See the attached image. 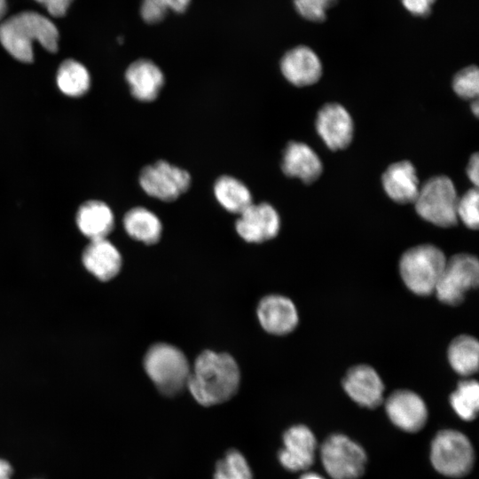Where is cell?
<instances>
[{
  "mask_svg": "<svg viewBox=\"0 0 479 479\" xmlns=\"http://www.w3.org/2000/svg\"><path fill=\"white\" fill-rule=\"evenodd\" d=\"M478 198V189L474 187L458 199V218L469 229L476 230L479 225Z\"/></svg>",
  "mask_w": 479,
  "mask_h": 479,
  "instance_id": "cell-29",
  "label": "cell"
},
{
  "mask_svg": "<svg viewBox=\"0 0 479 479\" xmlns=\"http://www.w3.org/2000/svg\"><path fill=\"white\" fill-rule=\"evenodd\" d=\"M430 459L440 474L461 477L470 472L475 459L474 449L462 433L446 429L440 431L432 441Z\"/></svg>",
  "mask_w": 479,
  "mask_h": 479,
  "instance_id": "cell-6",
  "label": "cell"
},
{
  "mask_svg": "<svg viewBox=\"0 0 479 479\" xmlns=\"http://www.w3.org/2000/svg\"><path fill=\"white\" fill-rule=\"evenodd\" d=\"M75 221L80 232L90 240L106 239L114 224L112 209L100 200H88L81 205Z\"/></svg>",
  "mask_w": 479,
  "mask_h": 479,
  "instance_id": "cell-21",
  "label": "cell"
},
{
  "mask_svg": "<svg viewBox=\"0 0 479 479\" xmlns=\"http://www.w3.org/2000/svg\"><path fill=\"white\" fill-rule=\"evenodd\" d=\"M214 479H253L244 456L236 450L229 451L216 467Z\"/></svg>",
  "mask_w": 479,
  "mask_h": 479,
  "instance_id": "cell-27",
  "label": "cell"
},
{
  "mask_svg": "<svg viewBox=\"0 0 479 479\" xmlns=\"http://www.w3.org/2000/svg\"><path fill=\"white\" fill-rule=\"evenodd\" d=\"M256 315L267 333L283 335L293 331L298 323V313L293 302L286 296L271 294L258 303Z\"/></svg>",
  "mask_w": 479,
  "mask_h": 479,
  "instance_id": "cell-15",
  "label": "cell"
},
{
  "mask_svg": "<svg viewBox=\"0 0 479 479\" xmlns=\"http://www.w3.org/2000/svg\"><path fill=\"white\" fill-rule=\"evenodd\" d=\"M54 17L64 16L73 0H35Z\"/></svg>",
  "mask_w": 479,
  "mask_h": 479,
  "instance_id": "cell-32",
  "label": "cell"
},
{
  "mask_svg": "<svg viewBox=\"0 0 479 479\" xmlns=\"http://www.w3.org/2000/svg\"><path fill=\"white\" fill-rule=\"evenodd\" d=\"M455 412L464 420H473L479 410V385L475 380L461 381L450 397Z\"/></svg>",
  "mask_w": 479,
  "mask_h": 479,
  "instance_id": "cell-26",
  "label": "cell"
},
{
  "mask_svg": "<svg viewBox=\"0 0 479 479\" xmlns=\"http://www.w3.org/2000/svg\"><path fill=\"white\" fill-rule=\"evenodd\" d=\"M165 12L172 11L177 13L185 12L190 5L191 0H154Z\"/></svg>",
  "mask_w": 479,
  "mask_h": 479,
  "instance_id": "cell-33",
  "label": "cell"
},
{
  "mask_svg": "<svg viewBox=\"0 0 479 479\" xmlns=\"http://www.w3.org/2000/svg\"><path fill=\"white\" fill-rule=\"evenodd\" d=\"M381 182L389 197L400 204L414 203L420 191L416 170L408 161L389 165Z\"/></svg>",
  "mask_w": 479,
  "mask_h": 479,
  "instance_id": "cell-20",
  "label": "cell"
},
{
  "mask_svg": "<svg viewBox=\"0 0 479 479\" xmlns=\"http://www.w3.org/2000/svg\"><path fill=\"white\" fill-rule=\"evenodd\" d=\"M281 169L286 176L311 184L322 174L323 166L317 153L309 145L291 141L283 152Z\"/></svg>",
  "mask_w": 479,
  "mask_h": 479,
  "instance_id": "cell-19",
  "label": "cell"
},
{
  "mask_svg": "<svg viewBox=\"0 0 479 479\" xmlns=\"http://www.w3.org/2000/svg\"><path fill=\"white\" fill-rule=\"evenodd\" d=\"M82 262L86 270L101 281L114 279L122 264L119 250L106 238L90 240L82 252Z\"/></svg>",
  "mask_w": 479,
  "mask_h": 479,
  "instance_id": "cell-18",
  "label": "cell"
},
{
  "mask_svg": "<svg viewBox=\"0 0 479 479\" xmlns=\"http://www.w3.org/2000/svg\"><path fill=\"white\" fill-rule=\"evenodd\" d=\"M300 479H325L318 474L315 473H306L302 475Z\"/></svg>",
  "mask_w": 479,
  "mask_h": 479,
  "instance_id": "cell-36",
  "label": "cell"
},
{
  "mask_svg": "<svg viewBox=\"0 0 479 479\" xmlns=\"http://www.w3.org/2000/svg\"><path fill=\"white\" fill-rule=\"evenodd\" d=\"M444 252L436 246L425 244L405 251L399 263L401 277L406 287L419 295L435 293L446 263Z\"/></svg>",
  "mask_w": 479,
  "mask_h": 479,
  "instance_id": "cell-4",
  "label": "cell"
},
{
  "mask_svg": "<svg viewBox=\"0 0 479 479\" xmlns=\"http://www.w3.org/2000/svg\"><path fill=\"white\" fill-rule=\"evenodd\" d=\"M479 344L470 335L463 334L456 337L450 343L448 359L458 373L469 376L478 369Z\"/></svg>",
  "mask_w": 479,
  "mask_h": 479,
  "instance_id": "cell-24",
  "label": "cell"
},
{
  "mask_svg": "<svg viewBox=\"0 0 479 479\" xmlns=\"http://www.w3.org/2000/svg\"><path fill=\"white\" fill-rule=\"evenodd\" d=\"M338 0H294L296 12L305 20L322 22L326 19V12Z\"/></svg>",
  "mask_w": 479,
  "mask_h": 479,
  "instance_id": "cell-30",
  "label": "cell"
},
{
  "mask_svg": "<svg viewBox=\"0 0 479 479\" xmlns=\"http://www.w3.org/2000/svg\"><path fill=\"white\" fill-rule=\"evenodd\" d=\"M139 185L150 197L169 202L179 198L190 187V173L166 161L160 160L142 169Z\"/></svg>",
  "mask_w": 479,
  "mask_h": 479,
  "instance_id": "cell-9",
  "label": "cell"
},
{
  "mask_svg": "<svg viewBox=\"0 0 479 479\" xmlns=\"http://www.w3.org/2000/svg\"><path fill=\"white\" fill-rule=\"evenodd\" d=\"M144 368L158 390L167 397L187 388L191 366L183 351L171 344L151 346L144 357Z\"/></svg>",
  "mask_w": 479,
  "mask_h": 479,
  "instance_id": "cell-3",
  "label": "cell"
},
{
  "mask_svg": "<svg viewBox=\"0 0 479 479\" xmlns=\"http://www.w3.org/2000/svg\"><path fill=\"white\" fill-rule=\"evenodd\" d=\"M436 0H401L403 6L412 15L416 17H428Z\"/></svg>",
  "mask_w": 479,
  "mask_h": 479,
  "instance_id": "cell-31",
  "label": "cell"
},
{
  "mask_svg": "<svg viewBox=\"0 0 479 479\" xmlns=\"http://www.w3.org/2000/svg\"><path fill=\"white\" fill-rule=\"evenodd\" d=\"M452 88L462 98H476L479 92L478 67L469 66L457 73L452 81Z\"/></svg>",
  "mask_w": 479,
  "mask_h": 479,
  "instance_id": "cell-28",
  "label": "cell"
},
{
  "mask_svg": "<svg viewBox=\"0 0 479 479\" xmlns=\"http://www.w3.org/2000/svg\"><path fill=\"white\" fill-rule=\"evenodd\" d=\"M123 227L129 236L147 245L157 243L161 236L162 224L150 209L136 207L123 216Z\"/></svg>",
  "mask_w": 479,
  "mask_h": 479,
  "instance_id": "cell-22",
  "label": "cell"
},
{
  "mask_svg": "<svg viewBox=\"0 0 479 479\" xmlns=\"http://www.w3.org/2000/svg\"><path fill=\"white\" fill-rule=\"evenodd\" d=\"M478 281L477 258L469 254H457L446 260L435 293L442 302L458 305L468 290L477 287Z\"/></svg>",
  "mask_w": 479,
  "mask_h": 479,
  "instance_id": "cell-8",
  "label": "cell"
},
{
  "mask_svg": "<svg viewBox=\"0 0 479 479\" xmlns=\"http://www.w3.org/2000/svg\"><path fill=\"white\" fill-rule=\"evenodd\" d=\"M323 467L333 479H357L365 471V450L348 436L334 434L328 436L320 448Z\"/></svg>",
  "mask_w": 479,
  "mask_h": 479,
  "instance_id": "cell-7",
  "label": "cell"
},
{
  "mask_svg": "<svg viewBox=\"0 0 479 479\" xmlns=\"http://www.w3.org/2000/svg\"><path fill=\"white\" fill-rule=\"evenodd\" d=\"M284 77L299 87L317 82L322 75V64L318 55L308 46L299 45L287 51L280 60Z\"/></svg>",
  "mask_w": 479,
  "mask_h": 479,
  "instance_id": "cell-16",
  "label": "cell"
},
{
  "mask_svg": "<svg viewBox=\"0 0 479 479\" xmlns=\"http://www.w3.org/2000/svg\"><path fill=\"white\" fill-rule=\"evenodd\" d=\"M213 192L217 202L231 213L240 214L253 203L248 187L232 176L218 177L215 181Z\"/></svg>",
  "mask_w": 479,
  "mask_h": 479,
  "instance_id": "cell-23",
  "label": "cell"
},
{
  "mask_svg": "<svg viewBox=\"0 0 479 479\" xmlns=\"http://www.w3.org/2000/svg\"><path fill=\"white\" fill-rule=\"evenodd\" d=\"M131 95L142 102L153 101L163 87L165 78L161 69L147 59L132 62L125 72Z\"/></svg>",
  "mask_w": 479,
  "mask_h": 479,
  "instance_id": "cell-17",
  "label": "cell"
},
{
  "mask_svg": "<svg viewBox=\"0 0 479 479\" xmlns=\"http://www.w3.org/2000/svg\"><path fill=\"white\" fill-rule=\"evenodd\" d=\"M385 409L392 423L406 432L420 430L428 419V410L423 399L407 389L391 393L386 400Z\"/></svg>",
  "mask_w": 479,
  "mask_h": 479,
  "instance_id": "cell-11",
  "label": "cell"
},
{
  "mask_svg": "<svg viewBox=\"0 0 479 479\" xmlns=\"http://www.w3.org/2000/svg\"><path fill=\"white\" fill-rule=\"evenodd\" d=\"M6 12V0H0V20Z\"/></svg>",
  "mask_w": 479,
  "mask_h": 479,
  "instance_id": "cell-38",
  "label": "cell"
},
{
  "mask_svg": "<svg viewBox=\"0 0 479 479\" xmlns=\"http://www.w3.org/2000/svg\"><path fill=\"white\" fill-rule=\"evenodd\" d=\"M34 42L51 52L58 50V28L45 16L35 12H22L0 24V43L15 59L32 62Z\"/></svg>",
  "mask_w": 479,
  "mask_h": 479,
  "instance_id": "cell-2",
  "label": "cell"
},
{
  "mask_svg": "<svg viewBox=\"0 0 479 479\" xmlns=\"http://www.w3.org/2000/svg\"><path fill=\"white\" fill-rule=\"evenodd\" d=\"M284 447L279 453L281 465L296 472L309 468L315 459L317 440L311 430L303 425L288 428L283 436Z\"/></svg>",
  "mask_w": 479,
  "mask_h": 479,
  "instance_id": "cell-13",
  "label": "cell"
},
{
  "mask_svg": "<svg viewBox=\"0 0 479 479\" xmlns=\"http://www.w3.org/2000/svg\"><path fill=\"white\" fill-rule=\"evenodd\" d=\"M479 157L478 153H475L471 155L467 167V174L470 181L475 185V187H478L479 183Z\"/></svg>",
  "mask_w": 479,
  "mask_h": 479,
  "instance_id": "cell-34",
  "label": "cell"
},
{
  "mask_svg": "<svg viewBox=\"0 0 479 479\" xmlns=\"http://www.w3.org/2000/svg\"><path fill=\"white\" fill-rule=\"evenodd\" d=\"M343 389L353 401L364 407L376 408L383 400L382 381L367 365L351 367L343 379Z\"/></svg>",
  "mask_w": 479,
  "mask_h": 479,
  "instance_id": "cell-14",
  "label": "cell"
},
{
  "mask_svg": "<svg viewBox=\"0 0 479 479\" xmlns=\"http://www.w3.org/2000/svg\"><path fill=\"white\" fill-rule=\"evenodd\" d=\"M12 468L9 462L0 459V479H11Z\"/></svg>",
  "mask_w": 479,
  "mask_h": 479,
  "instance_id": "cell-35",
  "label": "cell"
},
{
  "mask_svg": "<svg viewBox=\"0 0 479 479\" xmlns=\"http://www.w3.org/2000/svg\"><path fill=\"white\" fill-rule=\"evenodd\" d=\"M240 381V368L231 355L205 350L191 367L187 389L200 404L212 406L232 398Z\"/></svg>",
  "mask_w": 479,
  "mask_h": 479,
  "instance_id": "cell-1",
  "label": "cell"
},
{
  "mask_svg": "<svg viewBox=\"0 0 479 479\" xmlns=\"http://www.w3.org/2000/svg\"><path fill=\"white\" fill-rule=\"evenodd\" d=\"M316 129L327 147L334 151L346 148L352 140V118L338 103L326 104L318 111Z\"/></svg>",
  "mask_w": 479,
  "mask_h": 479,
  "instance_id": "cell-12",
  "label": "cell"
},
{
  "mask_svg": "<svg viewBox=\"0 0 479 479\" xmlns=\"http://www.w3.org/2000/svg\"><path fill=\"white\" fill-rule=\"evenodd\" d=\"M458 199L452 181L446 176H437L420 188L414 205L419 216L426 221L440 227H451L457 224Z\"/></svg>",
  "mask_w": 479,
  "mask_h": 479,
  "instance_id": "cell-5",
  "label": "cell"
},
{
  "mask_svg": "<svg viewBox=\"0 0 479 479\" xmlns=\"http://www.w3.org/2000/svg\"><path fill=\"white\" fill-rule=\"evenodd\" d=\"M235 229L245 241L262 243L277 236L280 229V218L271 204L252 203L239 214Z\"/></svg>",
  "mask_w": 479,
  "mask_h": 479,
  "instance_id": "cell-10",
  "label": "cell"
},
{
  "mask_svg": "<svg viewBox=\"0 0 479 479\" xmlns=\"http://www.w3.org/2000/svg\"><path fill=\"white\" fill-rule=\"evenodd\" d=\"M471 110L472 112L474 113V114L477 117L478 116V113H479V104H478V100L475 98L472 104H471Z\"/></svg>",
  "mask_w": 479,
  "mask_h": 479,
  "instance_id": "cell-37",
  "label": "cell"
},
{
  "mask_svg": "<svg viewBox=\"0 0 479 479\" xmlns=\"http://www.w3.org/2000/svg\"><path fill=\"white\" fill-rule=\"evenodd\" d=\"M56 82L63 94L81 97L90 89V76L82 64L75 59H66L57 71Z\"/></svg>",
  "mask_w": 479,
  "mask_h": 479,
  "instance_id": "cell-25",
  "label": "cell"
}]
</instances>
